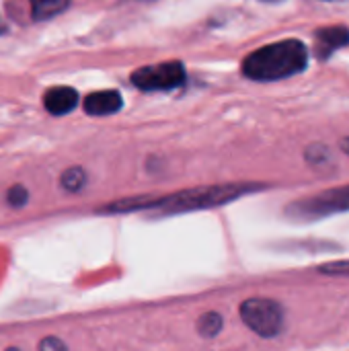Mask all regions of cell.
Segmentation results:
<instances>
[{
    "label": "cell",
    "mask_w": 349,
    "mask_h": 351,
    "mask_svg": "<svg viewBox=\"0 0 349 351\" xmlns=\"http://www.w3.org/2000/svg\"><path fill=\"white\" fill-rule=\"evenodd\" d=\"M341 146H344V150H346V152L349 154V138H346V140H344V144H341Z\"/></svg>",
    "instance_id": "cell-15"
},
{
    "label": "cell",
    "mask_w": 349,
    "mask_h": 351,
    "mask_svg": "<svg viewBox=\"0 0 349 351\" xmlns=\"http://www.w3.org/2000/svg\"><path fill=\"white\" fill-rule=\"evenodd\" d=\"M241 317L245 325L261 337H276L284 325V313L280 304L267 298H251L243 302Z\"/></svg>",
    "instance_id": "cell-3"
},
{
    "label": "cell",
    "mask_w": 349,
    "mask_h": 351,
    "mask_svg": "<svg viewBox=\"0 0 349 351\" xmlns=\"http://www.w3.org/2000/svg\"><path fill=\"white\" fill-rule=\"evenodd\" d=\"M70 0H29L31 4V12L37 21H43V19H51L56 14H60L66 6H68Z\"/></svg>",
    "instance_id": "cell-9"
},
{
    "label": "cell",
    "mask_w": 349,
    "mask_h": 351,
    "mask_svg": "<svg viewBox=\"0 0 349 351\" xmlns=\"http://www.w3.org/2000/svg\"><path fill=\"white\" fill-rule=\"evenodd\" d=\"M25 202H27V191H25V187L14 185V187L8 191V204H10V206H23Z\"/></svg>",
    "instance_id": "cell-12"
},
{
    "label": "cell",
    "mask_w": 349,
    "mask_h": 351,
    "mask_svg": "<svg viewBox=\"0 0 349 351\" xmlns=\"http://www.w3.org/2000/svg\"><path fill=\"white\" fill-rule=\"evenodd\" d=\"M41 351H68V350H66V346H64L60 339H56V337H47V339H43V341H41Z\"/></svg>",
    "instance_id": "cell-13"
},
{
    "label": "cell",
    "mask_w": 349,
    "mask_h": 351,
    "mask_svg": "<svg viewBox=\"0 0 349 351\" xmlns=\"http://www.w3.org/2000/svg\"><path fill=\"white\" fill-rule=\"evenodd\" d=\"M132 82L142 90H171L185 82V68L181 62H160L144 66L132 74Z\"/></svg>",
    "instance_id": "cell-4"
},
{
    "label": "cell",
    "mask_w": 349,
    "mask_h": 351,
    "mask_svg": "<svg viewBox=\"0 0 349 351\" xmlns=\"http://www.w3.org/2000/svg\"><path fill=\"white\" fill-rule=\"evenodd\" d=\"M123 101L117 90H99L91 93L84 99V111L88 115H111L121 109Z\"/></svg>",
    "instance_id": "cell-7"
},
{
    "label": "cell",
    "mask_w": 349,
    "mask_h": 351,
    "mask_svg": "<svg viewBox=\"0 0 349 351\" xmlns=\"http://www.w3.org/2000/svg\"><path fill=\"white\" fill-rule=\"evenodd\" d=\"M255 185H220V187H202V189H189L183 193H175L171 197H163L158 202L148 199L142 204L144 208H163L165 212H187V210H204L222 206L230 199L241 197L243 193L251 191ZM140 206V208H142Z\"/></svg>",
    "instance_id": "cell-2"
},
{
    "label": "cell",
    "mask_w": 349,
    "mask_h": 351,
    "mask_svg": "<svg viewBox=\"0 0 349 351\" xmlns=\"http://www.w3.org/2000/svg\"><path fill=\"white\" fill-rule=\"evenodd\" d=\"M86 181V175L82 169L74 167V169H68L64 175H62V187L68 189V191H80L82 185Z\"/></svg>",
    "instance_id": "cell-11"
},
{
    "label": "cell",
    "mask_w": 349,
    "mask_h": 351,
    "mask_svg": "<svg viewBox=\"0 0 349 351\" xmlns=\"http://www.w3.org/2000/svg\"><path fill=\"white\" fill-rule=\"evenodd\" d=\"M197 329H200V333H202V335H206V337H214V335H218V333H220V329H222V317H220V315H216V313H206V315L200 319Z\"/></svg>",
    "instance_id": "cell-10"
},
{
    "label": "cell",
    "mask_w": 349,
    "mask_h": 351,
    "mask_svg": "<svg viewBox=\"0 0 349 351\" xmlns=\"http://www.w3.org/2000/svg\"><path fill=\"white\" fill-rule=\"evenodd\" d=\"M4 31H6V27H4V23H2V19H0V35H2Z\"/></svg>",
    "instance_id": "cell-16"
},
{
    "label": "cell",
    "mask_w": 349,
    "mask_h": 351,
    "mask_svg": "<svg viewBox=\"0 0 349 351\" xmlns=\"http://www.w3.org/2000/svg\"><path fill=\"white\" fill-rule=\"evenodd\" d=\"M78 103V93L70 86H53L45 93L43 105L51 115H66Z\"/></svg>",
    "instance_id": "cell-6"
},
{
    "label": "cell",
    "mask_w": 349,
    "mask_h": 351,
    "mask_svg": "<svg viewBox=\"0 0 349 351\" xmlns=\"http://www.w3.org/2000/svg\"><path fill=\"white\" fill-rule=\"evenodd\" d=\"M8 351H16V350H8Z\"/></svg>",
    "instance_id": "cell-17"
},
{
    "label": "cell",
    "mask_w": 349,
    "mask_h": 351,
    "mask_svg": "<svg viewBox=\"0 0 349 351\" xmlns=\"http://www.w3.org/2000/svg\"><path fill=\"white\" fill-rule=\"evenodd\" d=\"M269 2H274V0H269Z\"/></svg>",
    "instance_id": "cell-18"
},
{
    "label": "cell",
    "mask_w": 349,
    "mask_h": 351,
    "mask_svg": "<svg viewBox=\"0 0 349 351\" xmlns=\"http://www.w3.org/2000/svg\"><path fill=\"white\" fill-rule=\"evenodd\" d=\"M296 210L302 216H327L335 212H346L349 210V185L344 189H333L319 193L306 202H300Z\"/></svg>",
    "instance_id": "cell-5"
},
{
    "label": "cell",
    "mask_w": 349,
    "mask_h": 351,
    "mask_svg": "<svg viewBox=\"0 0 349 351\" xmlns=\"http://www.w3.org/2000/svg\"><path fill=\"white\" fill-rule=\"evenodd\" d=\"M321 271H325V274H341V276H346V274H349V263H331V265L321 267Z\"/></svg>",
    "instance_id": "cell-14"
},
{
    "label": "cell",
    "mask_w": 349,
    "mask_h": 351,
    "mask_svg": "<svg viewBox=\"0 0 349 351\" xmlns=\"http://www.w3.org/2000/svg\"><path fill=\"white\" fill-rule=\"evenodd\" d=\"M306 47L298 39H286L272 45H265L243 62V72L251 80L269 82V80H282L288 76H294L302 70H306Z\"/></svg>",
    "instance_id": "cell-1"
},
{
    "label": "cell",
    "mask_w": 349,
    "mask_h": 351,
    "mask_svg": "<svg viewBox=\"0 0 349 351\" xmlns=\"http://www.w3.org/2000/svg\"><path fill=\"white\" fill-rule=\"evenodd\" d=\"M349 43V29L344 25H333V27H323L317 31V47L319 56L327 58L333 49L346 47Z\"/></svg>",
    "instance_id": "cell-8"
}]
</instances>
